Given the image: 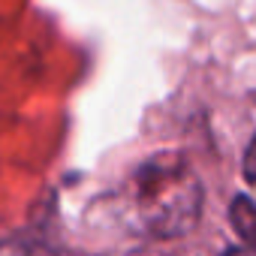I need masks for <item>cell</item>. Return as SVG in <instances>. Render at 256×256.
Wrapping results in <instances>:
<instances>
[{
  "label": "cell",
  "instance_id": "277c9868",
  "mask_svg": "<svg viewBox=\"0 0 256 256\" xmlns=\"http://www.w3.org/2000/svg\"><path fill=\"white\" fill-rule=\"evenodd\" d=\"M223 256H256V247H247V244H241V247H229Z\"/></svg>",
  "mask_w": 256,
  "mask_h": 256
},
{
  "label": "cell",
  "instance_id": "6da1fadb",
  "mask_svg": "<svg viewBox=\"0 0 256 256\" xmlns=\"http://www.w3.org/2000/svg\"><path fill=\"white\" fill-rule=\"evenodd\" d=\"M130 199L139 223L157 238H175L196 226L202 211V184L178 154L145 160L130 181Z\"/></svg>",
  "mask_w": 256,
  "mask_h": 256
},
{
  "label": "cell",
  "instance_id": "7a4b0ae2",
  "mask_svg": "<svg viewBox=\"0 0 256 256\" xmlns=\"http://www.w3.org/2000/svg\"><path fill=\"white\" fill-rule=\"evenodd\" d=\"M229 220H232V229L247 241V247H256V202H250L247 196H238L229 208Z\"/></svg>",
  "mask_w": 256,
  "mask_h": 256
},
{
  "label": "cell",
  "instance_id": "3957f363",
  "mask_svg": "<svg viewBox=\"0 0 256 256\" xmlns=\"http://www.w3.org/2000/svg\"><path fill=\"white\" fill-rule=\"evenodd\" d=\"M241 172H244V178H247V184L250 187H256V139L247 145V151H244V163H241Z\"/></svg>",
  "mask_w": 256,
  "mask_h": 256
}]
</instances>
